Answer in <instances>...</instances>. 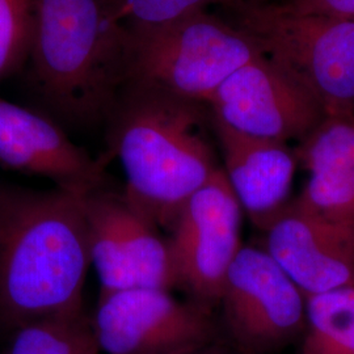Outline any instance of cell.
I'll list each match as a JSON object with an SVG mask.
<instances>
[{
    "label": "cell",
    "instance_id": "1",
    "mask_svg": "<svg viewBox=\"0 0 354 354\" xmlns=\"http://www.w3.org/2000/svg\"><path fill=\"white\" fill-rule=\"evenodd\" d=\"M84 196L0 184V326L84 310L91 266Z\"/></svg>",
    "mask_w": 354,
    "mask_h": 354
},
{
    "label": "cell",
    "instance_id": "2",
    "mask_svg": "<svg viewBox=\"0 0 354 354\" xmlns=\"http://www.w3.org/2000/svg\"><path fill=\"white\" fill-rule=\"evenodd\" d=\"M200 102L127 86L109 117L108 153L127 176L124 194L169 231L181 207L219 168L205 136Z\"/></svg>",
    "mask_w": 354,
    "mask_h": 354
},
{
    "label": "cell",
    "instance_id": "3",
    "mask_svg": "<svg viewBox=\"0 0 354 354\" xmlns=\"http://www.w3.org/2000/svg\"><path fill=\"white\" fill-rule=\"evenodd\" d=\"M28 58L45 102L75 122L108 117L125 84L122 33L102 0H37Z\"/></svg>",
    "mask_w": 354,
    "mask_h": 354
},
{
    "label": "cell",
    "instance_id": "4",
    "mask_svg": "<svg viewBox=\"0 0 354 354\" xmlns=\"http://www.w3.org/2000/svg\"><path fill=\"white\" fill-rule=\"evenodd\" d=\"M259 54L254 41L239 26L206 11L122 33L127 86L159 89L200 104L209 102L228 76Z\"/></svg>",
    "mask_w": 354,
    "mask_h": 354
},
{
    "label": "cell",
    "instance_id": "5",
    "mask_svg": "<svg viewBox=\"0 0 354 354\" xmlns=\"http://www.w3.org/2000/svg\"><path fill=\"white\" fill-rule=\"evenodd\" d=\"M236 23L266 58L311 91L327 111L354 112V23L283 3L231 0Z\"/></svg>",
    "mask_w": 354,
    "mask_h": 354
},
{
    "label": "cell",
    "instance_id": "6",
    "mask_svg": "<svg viewBox=\"0 0 354 354\" xmlns=\"http://www.w3.org/2000/svg\"><path fill=\"white\" fill-rule=\"evenodd\" d=\"M171 290L100 292L92 329L104 354H190L218 342L212 308L181 302Z\"/></svg>",
    "mask_w": 354,
    "mask_h": 354
},
{
    "label": "cell",
    "instance_id": "7",
    "mask_svg": "<svg viewBox=\"0 0 354 354\" xmlns=\"http://www.w3.org/2000/svg\"><path fill=\"white\" fill-rule=\"evenodd\" d=\"M218 306L241 354L270 353L306 328V295L264 248L241 247Z\"/></svg>",
    "mask_w": 354,
    "mask_h": 354
},
{
    "label": "cell",
    "instance_id": "8",
    "mask_svg": "<svg viewBox=\"0 0 354 354\" xmlns=\"http://www.w3.org/2000/svg\"><path fill=\"white\" fill-rule=\"evenodd\" d=\"M241 203L223 168L181 207L167 239L176 288L213 308L219 302L228 268L241 251Z\"/></svg>",
    "mask_w": 354,
    "mask_h": 354
},
{
    "label": "cell",
    "instance_id": "9",
    "mask_svg": "<svg viewBox=\"0 0 354 354\" xmlns=\"http://www.w3.org/2000/svg\"><path fill=\"white\" fill-rule=\"evenodd\" d=\"M89 259L102 292L131 288H176L168 241L125 197L104 187L84 196Z\"/></svg>",
    "mask_w": 354,
    "mask_h": 354
},
{
    "label": "cell",
    "instance_id": "10",
    "mask_svg": "<svg viewBox=\"0 0 354 354\" xmlns=\"http://www.w3.org/2000/svg\"><path fill=\"white\" fill-rule=\"evenodd\" d=\"M212 118L254 138L304 140L326 114L317 96L261 53L215 89Z\"/></svg>",
    "mask_w": 354,
    "mask_h": 354
},
{
    "label": "cell",
    "instance_id": "11",
    "mask_svg": "<svg viewBox=\"0 0 354 354\" xmlns=\"http://www.w3.org/2000/svg\"><path fill=\"white\" fill-rule=\"evenodd\" d=\"M111 159L91 158L50 118L0 97V165L50 178L57 188L87 194L104 187Z\"/></svg>",
    "mask_w": 354,
    "mask_h": 354
},
{
    "label": "cell",
    "instance_id": "12",
    "mask_svg": "<svg viewBox=\"0 0 354 354\" xmlns=\"http://www.w3.org/2000/svg\"><path fill=\"white\" fill-rule=\"evenodd\" d=\"M266 253L306 297L354 286V227L289 205L269 225Z\"/></svg>",
    "mask_w": 354,
    "mask_h": 354
},
{
    "label": "cell",
    "instance_id": "13",
    "mask_svg": "<svg viewBox=\"0 0 354 354\" xmlns=\"http://www.w3.org/2000/svg\"><path fill=\"white\" fill-rule=\"evenodd\" d=\"M295 155L308 177L291 205L329 223L354 227V112L327 111Z\"/></svg>",
    "mask_w": 354,
    "mask_h": 354
},
{
    "label": "cell",
    "instance_id": "14",
    "mask_svg": "<svg viewBox=\"0 0 354 354\" xmlns=\"http://www.w3.org/2000/svg\"><path fill=\"white\" fill-rule=\"evenodd\" d=\"M230 187L253 223L263 231L289 205L297 155L288 143L254 138L212 118Z\"/></svg>",
    "mask_w": 354,
    "mask_h": 354
},
{
    "label": "cell",
    "instance_id": "15",
    "mask_svg": "<svg viewBox=\"0 0 354 354\" xmlns=\"http://www.w3.org/2000/svg\"><path fill=\"white\" fill-rule=\"evenodd\" d=\"M302 354H354V286L306 297Z\"/></svg>",
    "mask_w": 354,
    "mask_h": 354
},
{
    "label": "cell",
    "instance_id": "16",
    "mask_svg": "<svg viewBox=\"0 0 354 354\" xmlns=\"http://www.w3.org/2000/svg\"><path fill=\"white\" fill-rule=\"evenodd\" d=\"M3 354H104L84 310L48 317L12 330Z\"/></svg>",
    "mask_w": 354,
    "mask_h": 354
},
{
    "label": "cell",
    "instance_id": "17",
    "mask_svg": "<svg viewBox=\"0 0 354 354\" xmlns=\"http://www.w3.org/2000/svg\"><path fill=\"white\" fill-rule=\"evenodd\" d=\"M231 0H102L109 21L122 33L165 26L192 13L206 11L214 3Z\"/></svg>",
    "mask_w": 354,
    "mask_h": 354
},
{
    "label": "cell",
    "instance_id": "18",
    "mask_svg": "<svg viewBox=\"0 0 354 354\" xmlns=\"http://www.w3.org/2000/svg\"><path fill=\"white\" fill-rule=\"evenodd\" d=\"M37 0H0V79L28 58Z\"/></svg>",
    "mask_w": 354,
    "mask_h": 354
},
{
    "label": "cell",
    "instance_id": "19",
    "mask_svg": "<svg viewBox=\"0 0 354 354\" xmlns=\"http://www.w3.org/2000/svg\"><path fill=\"white\" fill-rule=\"evenodd\" d=\"M295 11L314 13L354 23V0H282Z\"/></svg>",
    "mask_w": 354,
    "mask_h": 354
},
{
    "label": "cell",
    "instance_id": "20",
    "mask_svg": "<svg viewBox=\"0 0 354 354\" xmlns=\"http://www.w3.org/2000/svg\"><path fill=\"white\" fill-rule=\"evenodd\" d=\"M190 354H232L231 352H228L227 349L225 346H222L219 342H216L209 346H205L203 349L197 351V352H193Z\"/></svg>",
    "mask_w": 354,
    "mask_h": 354
}]
</instances>
